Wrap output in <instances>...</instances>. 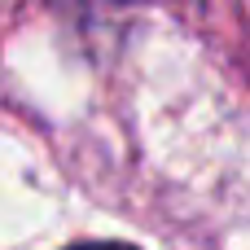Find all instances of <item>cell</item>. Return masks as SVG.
Segmentation results:
<instances>
[{
    "label": "cell",
    "instance_id": "obj_1",
    "mask_svg": "<svg viewBox=\"0 0 250 250\" xmlns=\"http://www.w3.org/2000/svg\"><path fill=\"white\" fill-rule=\"evenodd\" d=\"M75 250H132V246H119V242H92V246H75Z\"/></svg>",
    "mask_w": 250,
    "mask_h": 250
}]
</instances>
